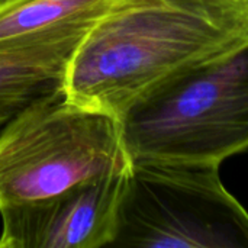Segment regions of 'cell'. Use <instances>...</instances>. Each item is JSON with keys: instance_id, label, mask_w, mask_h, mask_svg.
<instances>
[{"instance_id": "cell-2", "label": "cell", "mask_w": 248, "mask_h": 248, "mask_svg": "<svg viewBox=\"0 0 248 248\" xmlns=\"http://www.w3.org/2000/svg\"><path fill=\"white\" fill-rule=\"evenodd\" d=\"M131 170L121 121L71 102L61 87L29 103L0 132V211Z\"/></svg>"}, {"instance_id": "cell-8", "label": "cell", "mask_w": 248, "mask_h": 248, "mask_svg": "<svg viewBox=\"0 0 248 248\" xmlns=\"http://www.w3.org/2000/svg\"><path fill=\"white\" fill-rule=\"evenodd\" d=\"M0 1H4V0H0Z\"/></svg>"}, {"instance_id": "cell-6", "label": "cell", "mask_w": 248, "mask_h": 248, "mask_svg": "<svg viewBox=\"0 0 248 248\" xmlns=\"http://www.w3.org/2000/svg\"><path fill=\"white\" fill-rule=\"evenodd\" d=\"M113 0L0 1V55L76 32H87Z\"/></svg>"}, {"instance_id": "cell-1", "label": "cell", "mask_w": 248, "mask_h": 248, "mask_svg": "<svg viewBox=\"0 0 248 248\" xmlns=\"http://www.w3.org/2000/svg\"><path fill=\"white\" fill-rule=\"evenodd\" d=\"M248 44V0H113L70 57L62 93L122 119L173 77Z\"/></svg>"}, {"instance_id": "cell-3", "label": "cell", "mask_w": 248, "mask_h": 248, "mask_svg": "<svg viewBox=\"0 0 248 248\" xmlns=\"http://www.w3.org/2000/svg\"><path fill=\"white\" fill-rule=\"evenodd\" d=\"M132 161L219 164L248 148V44L190 68L121 119Z\"/></svg>"}, {"instance_id": "cell-4", "label": "cell", "mask_w": 248, "mask_h": 248, "mask_svg": "<svg viewBox=\"0 0 248 248\" xmlns=\"http://www.w3.org/2000/svg\"><path fill=\"white\" fill-rule=\"evenodd\" d=\"M113 246L248 248V212L224 187L219 164L137 160Z\"/></svg>"}, {"instance_id": "cell-7", "label": "cell", "mask_w": 248, "mask_h": 248, "mask_svg": "<svg viewBox=\"0 0 248 248\" xmlns=\"http://www.w3.org/2000/svg\"><path fill=\"white\" fill-rule=\"evenodd\" d=\"M87 32L0 55V126L33 100L62 87L67 62Z\"/></svg>"}, {"instance_id": "cell-5", "label": "cell", "mask_w": 248, "mask_h": 248, "mask_svg": "<svg viewBox=\"0 0 248 248\" xmlns=\"http://www.w3.org/2000/svg\"><path fill=\"white\" fill-rule=\"evenodd\" d=\"M131 174H106L48 201L0 211V248L113 246Z\"/></svg>"}]
</instances>
